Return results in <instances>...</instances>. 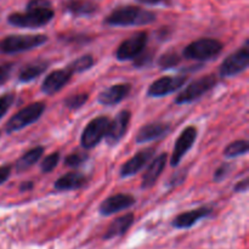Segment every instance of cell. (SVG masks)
I'll return each instance as SVG.
<instances>
[{
    "label": "cell",
    "instance_id": "d6986e66",
    "mask_svg": "<svg viewBox=\"0 0 249 249\" xmlns=\"http://www.w3.org/2000/svg\"><path fill=\"white\" fill-rule=\"evenodd\" d=\"M62 7L63 11L74 17L91 16L99 10V5L92 0H66Z\"/></svg>",
    "mask_w": 249,
    "mask_h": 249
},
{
    "label": "cell",
    "instance_id": "d6a6232c",
    "mask_svg": "<svg viewBox=\"0 0 249 249\" xmlns=\"http://www.w3.org/2000/svg\"><path fill=\"white\" fill-rule=\"evenodd\" d=\"M60 39H62L63 41H67V43H87V41L91 40V36H85V34H65V36H61Z\"/></svg>",
    "mask_w": 249,
    "mask_h": 249
},
{
    "label": "cell",
    "instance_id": "8fae6325",
    "mask_svg": "<svg viewBox=\"0 0 249 249\" xmlns=\"http://www.w3.org/2000/svg\"><path fill=\"white\" fill-rule=\"evenodd\" d=\"M197 134H198V131L195 126H187L181 131L177 142H175L174 151H173L172 158H170V165L172 167H178L180 164L187 151L194 146L195 141L197 139Z\"/></svg>",
    "mask_w": 249,
    "mask_h": 249
},
{
    "label": "cell",
    "instance_id": "ba28073f",
    "mask_svg": "<svg viewBox=\"0 0 249 249\" xmlns=\"http://www.w3.org/2000/svg\"><path fill=\"white\" fill-rule=\"evenodd\" d=\"M109 122L111 121L106 116H100L92 119L83 130L82 138H80V143H82L83 148L90 150V148L97 146V143L106 136Z\"/></svg>",
    "mask_w": 249,
    "mask_h": 249
},
{
    "label": "cell",
    "instance_id": "836d02e7",
    "mask_svg": "<svg viewBox=\"0 0 249 249\" xmlns=\"http://www.w3.org/2000/svg\"><path fill=\"white\" fill-rule=\"evenodd\" d=\"M135 60V67H145L148 63H151L153 61V53H141L138 57L134 58Z\"/></svg>",
    "mask_w": 249,
    "mask_h": 249
},
{
    "label": "cell",
    "instance_id": "d4e9b609",
    "mask_svg": "<svg viewBox=\"0 0 249 249\" xmlns=\"http://www.w3.org/2000/svg\"><path fill=\"white\" fill-rule=\"evenodd\" d=\"M94 57L91 55H84V56H80V57L75 58L74 61L70 63L67 66V70L70 71L72 74L74 73H83L85 71L90 70V68L94 66Z\"/></svg>",
    "mask_w": 249,
    "mask_h": 249
},
{
    "label": "cell",
    "instance_id": "1f68e13d",
    "mask_svg": "<svg viewBox=\"0 0 249 249\" xmlns=\"http://www.w3.org/2000/svg\"><path fill=\"white\" fill-rule=\"evenodd\" d=\"M232 169H233V165L231 164V163H223V164H221L220 167L215 170V174H214V180H215L216 182L223 181L224 179H226V178L230 175V173L232 172Z\"/></svg>",
    "mask_w": 249,
    "mask_h": 249
},
{
    "label": "cell",
    "instance_id": "4dcf8cb0",
    "mask_svg": "<svg viewBox=\"0 0 249 249\" xmlns=\"http://www.w3.org/2000/svg\"><path fill=\"white\" fill-rule=\"evenodd\" d=\"M14 101L15 95L12 92H7V94H4L2 96H0V119L7 113V111L12 106Z\"/></svg>",
    "mask_w": 249,
    "mask_h": 249
},
{
    "label": "cell",
    "instance_id": "74e56055",
    "mask_svg": "<svg viewBox=\"0 0 249 249\" xmlns=\"http://www.w3.org/2000/svg\"><path fill=\"white\" fill-rule=\"evenodd\" d=\"M233 190H235V192H247L248 191V179L246 178V179H243L242 181L237 182V184L235 185V187H233Z\"/></svg>",
    "mask_w": 249,
    "mask_h": 249
},
{
    "label": "cell",
    "instance_id": "4316f807",
    "mask_svg": "<svg viewBox=\"0 0 249 249\" xmlns=\"http://www.w3.org/2000/svg\"><path fill=\"white\" fill-rule=\"evenodd\" d=\"M181 62V56L175 51H168V53H163L158 60V67L160 70H172V68L177 67L179 63Z\"/></svg>",
    "mask_w": 249,
    "mask_h": 249
},
{
    "label": "cell",
    "instance_id": "f35d334b",
    "mask_svg": "<svg viewBox=\"0 0 249 249\" xmlns=\"http://www.w3.org/2000/svg\"><path fill=\"white\" fill-rule=\"evenodd\" d=\"M33 182L32 181H27V182H22L21 186H19V191L21 192H27L29 191V190L33 189Z\"/></svg>",
    "mask_w": 249,
    "mask_h": 249
},
{
    "label": "cell",
    "instance_id": "f546056e",
    "mask_svg": "<svg viewBox=\"0 0 249 249\" xmlns=\"http://www.w3.org/2000/svg\"><path fill=\"white\" fill-rule=\"evenodd\" d=\"M58 160H60V153L53 152L51 155L46 156L40 164V169L43 173H51L57 165Z\"/></svg>",
    "mask_w": 249,
    "mask_h": 249
},
{
    "label": "cell",
    "instance_id": "ac0fdd59",
    "mask_svg": "<svg viewBox=\"0 0 249 249\" xmlns=\"http://www.w3.org/2000/svg\"><path fill=\"white\" fill-rule=\"evenodd\" d=\"M170 131V125L167 123H148L140 128L136 134V142L146 143L163 138Z\"/></svg>",
    "mask_w": 249,
    "mask_h": 249
},
{
    "label": "cell",
    "instance_id": "7402d4cb",
    "mask_svg": "<svg viewBox=\"0 0 249 249\" xmlns=\"http://www.w3.org/2000/svg\"><path fill=\"white\" fill-rule=\"evenodd\" d=\"M134 214L128 213L125 215H122L119 218L114 219L109 226L107 228L106 232L104 235V240H111V238L121 237V236L125 235L126 231L131 228L134 223Z\"/></svg>",
    "mask_w": 249,
    "mask_h": 249
},
{
    "label": "cell",
    "instance_id": "52a82bcc",
    "mask_svg": "<svg viewBox=\"0 0 249 249\" xmlns=\"http://www.w3.org/2000/svg\"><path fill=\"white\" fill-rule=\"evenodd\" d=\"M249 65V41L245 45L225 58L219 68V74L223 78L235 77L248 68Z\"/></svg>",
    "mask_w": 249,
    "mask_h": 249
},
{
    "label": "cell",
    "instance_id": "6da1fadb",
    "mask_svg": "<svg viewBox=\"0 0 249 249\" xmlns=\"http://www.w3.org/2000/svg\"><path fill=\"white\" fill-rule=\"evenodd\" d=\"M50 0H29L24 12H14L7 17V22L17 28H40L53 18Z\"/></svg>",
    "mask_w": 249,
    "mask_h": 249
},
{
    "label": "cell",
    "instance_id": "44dd1931",
    "mask_svg": "<svg viewBox=\"0 0 249 249\" xmlns=\"http://www.w3.org/2000/svg\"><path fill=\"white\" fill-rule=\"evenodd\" d=\"M85 184H87V177L84 174L78 172H70L58 178L53 186L57 191H73V190L82 189Z\"/></svg>",
    "mask_w": 249,
    "mask_h": 249
},
{
    "label": "cell",
    "instance_id": "277c9868",
    "mask_svg": "<svg viewBox=\"0 0 249 249\" xmlns=\"http://www.w3.org/2000/svg\"><path fill=\"white\" fill-rule=\"evenodd\" d=\"M224 45L218 39L202 38L192 41L185 48L184 56L189 60L208 61L215 58L223 51Z\"/></svg>",
    "mask_w": 249,
    "mask_h": 249
},
{
    "label": "cell",
    "instance_id": "30bf717a",
    "mask_svg": "<svg viewBox=\"0 0 249 249\" xmlns=\"http://www.w3.org/2000/svg\"><path fill=\"white\" fill-rule=\"evenodd\" d=\"M187 80V75H175V77H162L155 80L148 87L147 95L150 97L167 96L170 92L179 90Z\"/></svg>",
    "mask_w": 249,
    "mask_h": 249
},
{
    "label": "cell",
    "instance_id": "4fadbf2b",
    "mask_svg": "<svg viewBox=\"0 0 249 249\" xmlns=\"http://www.w3.org/2000/svg\"><path fill=\"white\" fill-rule=\"evenodd\" d=\"M135 204V198L131 195L126 194H117L113 196L105 199L99 207V212L101 215L109 216L112 214H116L118 212L125 211Z\"/></svg>",
    "mask_w": 249,
    "mask_h": 249
},
{
    "label": "cell",
    "instance_id": "3957f363",
    "mask_svg": "<svg viewBox=\"0 0 249 249\" xmlns=\"http://www.w3.org/2000/svg\"><path fill=\"white\" fill-rule=\"evenodd\" d=\"M48 41V36L44 34H16L7 36L0 40V53L12 55L23 53L43 45Z\"/></svg>",
    "mask_w": 249,
    "mask_h": 249
},
{
    "label": "cell",
    "instance_id": "2e32d148",
    "mask_svg": "<svg viewBox=\"0 0 249 249\" xmlns=\"http://www.w3.org/2000/svg\"><path fill=\"white\" fill-rule=\"evenodd\" d=\"M131 91V84L129 83H121V84L112 85L107 88L102 92H100L97 101L102 106H114L123 101Z\"/></svg>",
    "mask_w": 249,
    "mask_h": 249
},
{
    "label": "cell",
    "instance_id": "cb8c5ba5",
    "mask_svg": "<svg viewBox=\"0 0 249 249\" xmlns=\"http://www.w3.org/2000/svg\"><path fill=\"white\" fill-rule=\"evenodd\" d=\"M44 153V147L43 146H36V147L32 148V150L27 151L21 158L16 162V170L18 173L24 172V170L29 169L31 167H33L39 160H40L41 155Z\"/></svg>",
    "mask_w": 249,
    "mask_h": 249
},
{
    "label": "cell",
    "instance_id": "f1b7e54d",
    "mask_svg": "<svg viewBox=\"0 0 249 249\" xmlns=\"http://www.w3.org/2000/svg\"><path fill=\"white\" fill-rule=\"evenodd\" d=\"M89 160V155L87 152H80V151H75V152L71 153L65 158V164L71 168H78Z\"/></svg>",
    "mask_w": 249,
    "mask_h": 249
},
{
    "label": "cell",
    "instance_id": "83f0119b",
    "mask_svg": "<svg viewBox=\"0 0 249 249\" xmlns=\"http://www.w3.org/2000/svg\"><path fill=\"white\" fill-rule=\"evenodd\" d=\"M88 100H89V94L88 92H78V94L70 95L63 101V104L70 109H79L80 107H83L87 104Z\"/></svg>",
    "mask_w": 249,
    "mask_h": 249
},
{
    "label": "cell",
    "instance_id": "e0dca14e",
    "mask_svg": "<svg viewBox=\"0 0 249 249\" xmlns=\"http://www.w3.org/2000/svg\"><path fill=\"white\" fill-rule=\"evenodd\" d=\"M212 214V208L209 207H201V208L194 209V211L185 212V213L179 214L177 218L173 220L172 225L175 229H190L198 223L202 219L207 218Z\"/></svg>",
    "mask_w": 249,
    "mask_h": 249
},
{
    "label": "cell",
    "instance_id": "8992f818",
    "mask_svg": "<svg viewBox=\"0 0 249 249\" xmlns=\"http://www.w3.org/2000/svg\"><path fill=\"white\" fill-rule=\"evenodd\" d=\"M218 84V77L214 74H207L204 77L195 79L185 88L184 90L179 92L177 97H175V102L178 105H185L189 102L196 101L201 96H203L206 92L213 89L215 85Z\"/></svg>",
    "mask_w": 249,
    "mask_h": 249
},
{
    "label": "cell",
    "instance_id": "7c38bea8",
    "mask_svg": "<svg viewBox=\"0 0 249 249\" xmlns=\"http://www.w3.org/2000/svg\"><path fill=\"white\" fill-rule=\"evenodd\" d=\"M131 113L130 111H121L116 116V118L112 122H109L108 130H107L106 142L109 146H114L124 138L126 130H128L129 122H130Z\"/></svg>",
    "mask_w": 249,
    "mask_h": 249
},
{
    "label": "cell",
    "instance_id": "7a4b0ae2",
    "mask_svg": "<svg viewBox=\"0 0 249 249\" xmlns=\"http://www.w3.org/2000/svg\"><path fill=\"white\" fill-rule=\"evenodd\" d=\"M155 21V12L140 6L125 5V6H119L114 9L105 18V24L112 27L145 26V24H150Z\"/></svg>",
    "mask_w": 249,
    "mask_h": 249
},
{
    "label": "cell",
    "instance_id": "5bb4252c",
    "mask_svg": "<svg viewBox=\"0 0 249 249\" xmlns=\"http://www.w3.org/2000/svg\"><path fill=\"white\" fill-rule=\"evenodd\" d=\"M155 148L148 147L145 150L140 151V152L136 153L133 158H130L129 160H126L123 164V167L121 168V178H129L133 177V175L138 174L151 160H152L153 155H155Z\"/></svg>",
    "mask_w": 249,
    "mask_h": 249
},
{
    "label": "cell",
    "instance_id": "9c48e42d",
    "mask_svg": "<svg viewBox=\"0 0 249 249\" xmlns=\"http://www.w3.org/2000/svg\"><path fill=\"white\" fill-rule=\"evenodd\" d=\"M148 34L147 32H136L130 38L122 41L116 51V57L119 61H130L138 57L147 45Z\"/></svg>",
    "mask_w": 249,
    "mask_h": 249
},
{
    "label": "cell",
    "instance_id": "ffe728a7",
    "mask_svg": "<svg viewBox=\"0 0 249 249\" xmlns=\"http://www.w3.org/2000/svg\"><path fill=\"white\" fill-rule=\"evenodd\" d=\"M167 153H162V155H160L152 160V163H151L150 167L147 168V170H146V173L142 177V182H141V187L142 189H150V187H152L156 184L158 178L160 177L162 172L164 170L165 164H167Z\"/></svg>",
    "mask_w": 249,
    "mask_h": 249
},
{
    "label": "cell",
    "instance_id": "5b68a950",
    "mask_svg": "<svg viewBox=\"0 0 249 249\" xmlns=\"http://www.w3.org/2000/svg\"><path fill=\"white\" fill-rule=\"evenodd\" d=\"M44 111H45V104L40 101L33 102V104L23 107L7 121L5 131L7 134H12L15 131H18L21 129L26 128V126L31 125V124H33L34 122L40 118Z\"/></svg>",
    "mask_w": 249,
    "mask_h": 249
},
{
    "label": "cell",
    "instance_id": "8d00e7d4",
    "mask_svg": "<svg viewBox=\"0 0 249 249\" xmlns=\"http://www.w3.org/2000/svg\"><path fill=\"white\" fill-rule=\"evenodd\" d=\"M143 5H168L172 0H136Z\"/></svg>",
    "mask_w": 249,
    "mask_h": 249
},
{
    "label": "cell",
    "instance_id": "9a60e30c",
    "mask_svg": "<svg viewBox=\"0 0 249 249\" xmlns=\"http://www.w3.org/2000/svg\"><path fill=\"white\" fill-rule=\"evenodd\" d=\"M72 73L65 68V70H55L44 79L43 84H41V91L46 95H55L60 90L67 85L72 78Z\"/></svg>",
    "mask_w": 249,
    "mask_h": 249
},
{
    "label": "cell",
    "instance_id": "484cf974",
    "mask_svg": "<svg viewBox=\"0 0 249 249\" xmlns=\"http://www.w3.org/2000/svg\"><path fill=\"white\" fill-rule=\"evenodd\" d=\"M248 150L249 145L247 140H237L226 146V148L224 150V155L228 158H236L238 156L246 155L248 152Z\"/></svg>",
    "mask_w": 249,
    "mask_h": 249
},
{
    "label": "cell",
    "instance_id": "e575fe53",
    "mask_svg": "<svg viewBox=\"0 0 249 249\" xmlns=\"http://www.w3.org/2000/svg\"><path fill=\"white\" fill-rule=\"evenodd\" d=\"M14 70V63H4L0 66V85L4 84L11 75Z\"/></svg>",
    "mask_w": 249,
    "mask_h": 249
},
{
    "label": "cell",
    "instance_id": "603a6c76",
    "mask_svg": "<svg viewBox=\"0 0 249 249\" xmlns=\"http://www.w3.org/2000/svg\"><path fill=\"white\" fill-rule=\"evenodd\" d=\"M49 67V62L46 60H39L32 61V62L27 63L26 66L21 68L18 73V80L21 83H28L32 80L36 79L38 77H40Z\"/></svg>",
    "mask_w": 249,
    "mask_h": 249
},
{
    "label": "cell",
    "instance_id": "d590c367",
    "mask_svg": "<svg viewBox=\"0 0 249 249\" xmlns=\"http://www.w3.org/2000/svg\"><path fill=\"white\" fill-rule=\"evenodd\" d=\"M10 174H11V167L10 165H1L0 167V185H2L9 179Z\"/></svg>",
    "mask_w": 249,
    "mask_h": 249
}]
</instances>
